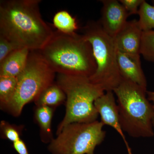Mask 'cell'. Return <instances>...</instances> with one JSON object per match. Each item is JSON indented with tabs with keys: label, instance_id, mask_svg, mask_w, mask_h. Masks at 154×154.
I'll return each mask as SVG.
<instances>
[{
	"label": "cell",
	"instance_id": "1",
	"mask_svg": "<svg viewBox=\"0 0 154 154\" xmlns=\"http://www.w3.org/2000/svg\"><path fill=\"white\" fill-rule=\"evenodd\" d=\"M40 0L0 1V35L20 48L41 49L54 30L42 17Z\"/></svg>",
	"mask_w": 154,
	"mask_h": 154
},
{
	"label": "cell",
	"instance_id": "2",
	"mask_svg": "<svg viewBox=\"0 0 154 154\" xmlns=\"http://www.w3.org/2000/svg\"><path fill=\"white\" fill-rule=\"evenodd\" d=\"M38 51L57 74L90 78L97 69L92 45L82 34L55 30Z\"/></svg>",
	"mask_w": 154,
	"mask_h": 154
},
{
	"label": "cell",
	"instance_id": "3",
	"mask_svg": "<svg viewBox=\"0 0 154 154\" xmlns=\"http://www.w3.org/2000/svg\"><path fill=\"white\" fill-rule=\"evenodd\" d=\"M147 91L137 84L122 78L119 85L113 91L117 98L122 128L132 137L154 136V109L147 97Z\"/></svg>",
	"mask_w": 154,
	"mask_h": 154
},
{
	"label": "cell",
	"instance_id": "4",
	"mask_svg": "<svg viewBox=\"0 0 154 154\" xmlns=\"http://www.w3.org/2000/svg\"><path fill=\"white\" fill-rule=\"evenodd\" d=\"M66 95V113L57 127L56 134L74 122H91L97 120L99 114L94 105L105 91L88 77L57 74L56 82Z\"/></svg>",
	"mask_w": 154,
	"mask_h": 154
},
{
	"label": "cell",
	"instance_id": "5",
	"mask_svg": "<svg viewBox=\"0 0 154 154\" xmlns=\"http://www.w3.org/2000/svg\"><path fill=\"white\" fill-rule=\"evenodd\" d=\"M82 34L91 43L97 69L89 78L105 92L113 91L121 83L117 61L118 50L115 39L103 30L99 21H90L82 29Z\"/></svg>",
	"mask_w": 154,
	"mask_h": 154
},
{
	"label": "cell",
	"instance_id": "6",
	"mask_svg": "<svg viewBox=\"0 0 154 154\" xmlns=\"http://www.w3.org/2000/svg\"><path fill=\"white\" fill-rule=\"evenodd\" d=\"M56 74L38 51H30L25 68L17 77L13 98L1 109L18 117L25 105L34 102L45 88L54 82Z\"/></svg>",
	"mask_w": 154,
	"mask_h": 154
},
{
	"label": "cell",
	"instance_id": "7",
	"mask_svg": "<svg viewBox=\"0 0 154 154\" xmlns=\"http://www.w3.org/2000/svg\"><path fill=\"white\" fill-rule=\"evenodd\" d=\"M104 125L97 120L70 123L57 134L48 149L51 154H95L96 147L106 137Z\"/></svg>",
	"mask_w": 154,
	"mask_h": 154
},
{
	"label": "cell",
	"instance_id": "8",
	"mask_svg": "<svg viewBox=\"0 0 154 154\" xmlns=\"http://www.w3.org/2000/svg\"><path fill=\"white\" fill-rule=\"evenodd\" d=\"M101 17L99 20L103 30L114 38L124 27L130 15L117 0H102Z\"/></svg>",
	"mask_w": 154,
	"mask_h": 154
},
{
	"label": "cell",
	"instance_id": "9",
	"mask_svg": "<svg viewBox=\"0 0 154 154\" xmlns=\"http://www.w3.org/2000/svg\"><path fill=\"white\" fill-rule=\"evenodd\" d=\"M114 95L113 91L105 92L96 99L94 105L101 117V122L104 125L111 127L115 130L125 144L128 142L120 125L118 105Z\"/></svg>",
	"mask_w": 154,
	"mask_h": 154
},
{
	"label": "cell",
	"instance_id": "10",
	"mask_svg": "<svg viewBox=\"0 0 154 154\" xmlns=\"http://www.w3.org/2000/svg\"><path fill=\"white\" fill-rule=\"evenodd\" d=\"M143 31L138 20L127 21L114 37L119 52L133 56H140Z\"/></svg>",
	"mask_w": 154,
	"mask_h": 154
},
{
	"label": "cell",
	"instance_id": "11",
	"mask_svg": "<svg viewBox=\"0 0 154 154\" xmlns=\"http://www.w3.org/2000/svg\"><path fill=\"white\" fill-rule=\"evenodd\" d=\"M117 61L122 78L147 89L146 79L141 64L140 56L126 54L118 51Z\"/></svg>",
	"mask_w": 154,
	"mask_h": 154
},
{
	"label": "cell",
	"instance_id": "12",
	"mask_svg": "<svg viewBox=\"0 0 154 154\" xmlns=\"http://www.w3.org/2000/svg\"><path fill=\"white\" fill-rule=\"evenodd\" d=\"M30 51L19 48L0 62V77H17L24 70Z\"/></svg>",
	"mask_w": 154,
	"mask_h": 154
},
{
	"label": "cell",
	"instance_id": "13",
	"mask_svg": "<svg viewBox=\"0 0 154 154\" xmlns=\"http://www.w3.org/2000/svg\"><path fill=\"white\" fill-rule=\"evenodd\" d=\"M55 108L48 106H36L34 119L39 127L40 137L44 143H49L54 138L51 129V122Z\"/></svg>",
	"mask_w": 154,
	"mask_h": 154
},
{
	"label": "cell",
	"instance_id": "14",
	"mask_svg": "<svg viewBox=\"0 0 154 154\" xmlns=\"http://www.w3.org/2000/svg\"><path fill=\"white\" fill-rule=\"evenodd\" d=\"M66 95L61 88L54 82L44 89L34 101L36 106H45L56 108L65 103Z\"/></svg>",
	"mask_w": 154,
	"mask_h": 154
},
{
	"label": "cell",
	"instance_id": "15",
	"mask_svg": "<svg viewBox=\"0 0 154 154\" xmlns=\"http://www.w3.org/2000/svg\"><path fill=\"white\" fill-rule=\"evenodd\" d=\"M53 25L57 30L63 33L72 34L76 33L78 25L76 19L67 11H60L54 15Z\"/></svg>",
	"mask_w": 154,
	"mask_h": 154
},
{
	"label": "cell",
	"instance_id": "16",
	"mask_svg": "<svg viewBox=\"0 0 154 154\" xmlns=\"http://www.w3.org/2000/svg\"><path fill=\"white\" fill-rule=\"evenodd\" d=\"M17 84V77H0V106H5L13 98Z\"/></svg>",
	"mask_w": 154,
	"mask_h": 154
},
{
	"label": "cell",
	"instance_id": "17",
	"mask_svg": "<svg viewBox=\"0 0 154 154\" xmlns=\"http://www.w3.org/2000/svg\"><path fill=\"white\" fill-rule=\"evenodd\" d=\"M137 14L139 17L138 22L143 31L154 30V5H152L144 1Z\"/></svg>",
	"mask_w": 154,
	"mask_h": 154
},
{
	"label": "cell",
	"instance_id": "18",
	"mask_svg": "<svg viewBox=\"0 0 154 154\" xmlns=\"http://www.w3.org/2000/svg\"><path fill=\"white\" fill-rule=\"evenodd\" d=\"M140 54L146 60L154 63V30L143 32Z\"/></svg>",
	"mask_w": 154,
	"mask_h": 154
},
{
	"label": "cell",
	"instance_id": "19",
	"mask_svg": "<svg viewBox=\"0 0 154 154\" xmlns=\"http://www.w3.org/2000/svg\"><path fill=\"white\" fill-rule=\"evenodd\" d=\"M24 129L23 125L11 124L8 122L2 120L0 123L1 136L3 139L15 142L21 138Z\"/></svg>",
	"mask_w": 154,
	"mask_h": 154
},
{
	"label": "cell",
	"instance_id": "20",
	"mask_svg": "<svg viewBox=\"0 0 154 154\" xmlns=\"http://www.w3.org/2000/svg\"><path fill=\"white\" fill-rule=\"evenodd\" d=\"M19 48H21L6 37L0 35V62L11 53Z\"/></svg>",
	"mask_w": 154,
	"mask_h": 154
},
{
	"label": "cell",
	"instance_id": "21",
	"mask_svg": "<svg viewBox=\"0 0 154 154\" xmlns=\"http://www.w3.org/2000/svg\"><path fill=\"white\" fill-rule=\"evenodd\" d=\"M144 0H120L119 2L129 15L137 14L139 9Z\"/></svg>",
	"mask_w": 154,
	"mask_h": 154
},
{
	"label": "cell",
	"instance_id": "22",
	"mask_svg": "<svg viewBox=\"0 0 154 154\" xmlns=\"http://www.w3.org/2000/svg\"><path fill=\"white\" fill-rule=\"evenodd\" d=\"M13 146L19 154H30L26 144L22 139L13 143Z\"/></svg>",
	"mask_w": 154,
	"mask_h": 154
},
{
	"label": "cell",
	"instance_id": "23",
	"mask_svg": "<svg viewBox=\"0 0 154 154\" xmlns=\"http://www.w3.org/2000/svg\"><path fill=\"white\" fill-rule=\"evenodd\" d=\"M147 97L152 105L154 109V91H147Z\"/></svg>",
	"mask_w": 154,
	"mask_h": 154
},
{
	"label": "cell",
	"instance_id": "24",
	"mask_svg": "<svg viewBox=\"0 0 154 154\" xmlns=\"http://www.w3.org/2000/svg\"><path fill=\"white\" fill-rule=\"evenodd\" d=\"M125 146H126V147L127 149V150L128 154H133L132 150L131 149V148L129 146V144H128V143L125 144Z\"/></svg>",
	"mask_w": 154,
	"mask_h": 154
},
{
	"label": "cell",
	"instance_id": "25",
	"mask_svg": "<svg viewBox=\"0 0 154 154\" xmlns=\"http://www.w3.org/2000/svg\"><path fill=\"white\" fill-rule=\"evenodd\" d=\"M152 125H153V130H154V115L153 116V117Z\"/></svg>",
	"mask_w": 154,
	"mask_h": 154
},
{
	"label": "cell",
	"instance_id": "26",
	"mask_svg": "<svg viewBox=\"0 0 154 154\" xmlns=\"http://www.w3.org/2000/svg\"><path fill=\"white\" fill-rule=\"evenodd\" d=\"M152 3L154 5V0H153V1H152Z\"/></svg>",
	"mask_w": 154,
	"mask_h": 154
}]
</instances>
